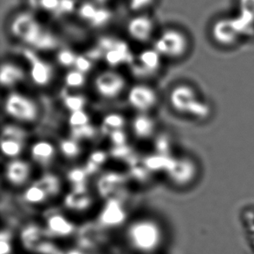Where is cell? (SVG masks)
Segmentation results:
<instances>
[{
	"label": "cell",
	"mask_w": 254,
	"mask_h": 254,
	"mask_svg": "<svg viewBox=\"0 0 254 254\" xmlns=\"http://www.w3.org/2000/svg\"><path fill=\"white\" fill-rule=\"evenodd\" d=\"M127 237L134 250L147 254L160 248L163 240V233L160 225L155 220L140 219L128 227Z\"/></svg>",
	"instance_id": "cell-1"
},
{
	"label": "cell",
	"mask_w": 254,
	"mask_h": 254,
	"mask_svg": "<svg viewBox=\"0 0 254 254\" xmlns=\"http://www.w3.org/2000/svg\"><path fill=\"white\" fill-rule=\"evenodd\" d=\"M172 108L181 114H189L196 117L206 116L207 108L197 99L195 91L189 85L175 86L169 95Z\"/></svg>",
	"instance_id": "cell-2"
},
{
	"label": "cell",
	"mask_w": 254,
	"mask_h": 254,
	"mask_svg": "<svg viewBox=\"0 0 254 254\" xmlns=\"http://www.w3.org/2000/svg\"><path fill=\"white\" fill-rule=\"evenodd\" d=\"M3 108L8 117L21 123L34 122L39 114L34 99L23 93H10L4 101Z\"/></svg>",
	"instance_id": "cell-3"
},
{
	"label": "cell",
	"mask_w": 254,
	"mask_h": 254,
	"mask_svg": "<svg viewBox=\"0 0 254 254\" xmlns=\"http://www.w3.org/2000/svg\"><path fill=\"white\" fill-rule=\"evenodd\" d=\"M188 46L187 36L177 29L165 30L154 44V49L160 55L170 59L181 58L188 51Z\"/></svg>",
	"instance_id": "cell-4"
},
{
	"label": "cell",
	"mask_w": 254,
	"mask_h": 254,
	"mask_svg": "<svg viewBox=\"0 0 254 254\" xmlns=\"http://www.w3.org/2000/svg\"><path fill=\"white\" fill-rule=\"evenodd\" d=\"M94 86L100 96L105 99H114L124 92L126 79L121 73L106 70L96 76Z\"/></svg>",
	"instance_id": "cell-5"
},
{
	"label": "cell",
	"mask_w": 254,
	"mask_h": 254,
	"mask_svg": "<svg viewBox=\"0 0 254 254\" xmlns=\"http://www.w3.org/2000/svg\"><path fill=\"white\" fill-rule=\"evenodd\" d=\"M127 102L133 109L144 114L155 108L158 102V96L150 86L135 84L127 92Z\"/></svg>",
	"instance_id": "cell-6"
},
{
	"label": "cell",
	"mask_w": 254,
	"mask_h": 254,
	"mask_svg": "<svg viewBox=\"0 0 254 254\" xmlns=\"http://www.w3.org/2000/svg\"><path fill=\"white\" fill-rule=\"evenodd\" d=\"M195 167L189 159L174 160L168 168V175L172 182L177 185H185L194 176Z\"/></svg>",
	"instance_id": "cell-7"
},
{
	"label": "cell",
	"mask_w": 254,
	"mask_h": 254,
	"mask_svg": "<svg viewBox=\"0 0 254 254\" xmlns=\"http://www.w3.org/2000/svg\"><path fill=\"white\" fill-rule=\"evenodd\" d=\"M155 30L154 21L146 15H138L127 24V32L138 42H147L152 38Z\"/></svg>",
	"instance_id": "cell-8"
},
{
	"label": "cell",
	"mask_w": 254,
	"mask_h": 254,
	"mask_svg": "<svg viewBox=\"0 0 254 254\" xmlns=\"http://www.w3.org/2000/svg\"><path fill=\"white\" fill-rule=\"evenodd\" d=\"M31 174L30 164L24 160L12 159L5 167V178L13 186H22L27 182Z\"/></svg>",
	"instance_id": "cell-9"
},
{
	"label": "cell",
	"mask_w": 254,
	"mask_h": 254,
	"mask_svg": "<svg viewBox=\"0 0 254 254\" xmlns=\"http://www.w3.org/2000/svg\"><path fill=\"white\" fill-rule=\"evenodd\" d=\"M213 37L222 43L230 44L241 36L234 17H221L216 20L212 28Z\"/></svg>",
	"instance_id": "cell-10"
},
{
	"label": "cell",
	"mask_w": 254,
	"mask_h": 254,
	"mask_svg": "<svg viewBox=\"0 0 254 254\" xmlns=\"http://www.w3.org/2000/svg\"><path fill=\"white\" fill-rule=\"evenodd\" d=\"M57 150L52 142L45 140L36 141L31 146V155L33 161L40 165H48L55 158Z\"/></svg>",
	"instance_id": "cell-11"
},
{
	"label": "cell",
	"mask_w": 254,
	"mask_h": 254,
	"mask_svg": "<svg viewBox=\"0 0 254 254\" xmlns=\"http://www.w3.org/2000/svg\"><path fill=\"white\" fill-rule=\"evenodd\" d=\"M53 74L54 70L49 63L39 59H35L31 62L30 75L35 84L47 85L52 81Z\"/></svg>",
	"instance_id": "cell-12"
},
{
	"label": "cell",
	"mask_w": 254,
	"mask_h": 254,
	"mask_svg": "<svg viewBox=\"0 0 254 254\" xmlns=\"http://www.w3.org/2000/svg\"><path fill=\"white\" fill-rule=\"evenodd\" d=\"M155 129V121L145 114H141L132 122V130L138 138L147 139L153 135Z\"/></svg>",
	"instance_id": "cell-13"
},
{
	"label": "cell",
	"mask_w": 254,
	"mask_h": 254,
	"mask_svg": "<svg viewBox=\"0 0 254 254\" xmlns=\"http://www.w3.org/2000/svg\"><path fill=\"white\" fill-rule=\"evenodd\" d=\"M24 73L19 66L12 63H4L1 69V83L4 87H12L24 79Z\"/></svg>",
	"instance_id": "cell-14"
},
{
	"label": "cell",
	"mask_w": 254,
	"mask_h": 254,
	"mask_svg": "<svg viewBox=\"0 0 254 254\" xmlns=\"http://www.w3.org/2000/svg\"><path fill=\"white\" fill-rule=\"evenodd\" d=\"M161 57L155 49L146 50L138 56V62L144 71L157 70L161 64Z\"/></svg>",
	"instance_id": "cell-15"
},
{
	"label": "cell",
	"mask_w": 254,
	"mask_h": 254,
	"mask_svg": "<svg viewBox=\"0 0 254 254\" xmlns=\"http://www.w3.org/2000/svg\"><path fill=\"white\" fill-rule=\"evenodd\" d=\"M1 147H2L3 155L12 160V159H17V156L20 155L23 151L24 145L20 139L3 137Z\"/></svg>",
	"instance_id": "cell-16"
},
{
	"label": "cell",
	"mask_w": 254,
	"mask_h": 254,
	"mask_svg": "<svg viewBox=\"0 0 254 254\" xmlns=\"http://www.w3.org/2000/svg\"><path fill=\"white\" fill-rule=\"evenodd\" d=\"M48 196V193L41 185H32L29 187L24 197L27 201L31 203L43 202Z\"/></svg>",
	"instance_id": "cell-17"
},
{
	"label": "cell",
	"mask_w": 254,
	"mask_h": 254,
	"mask_svg": "<svg viewBox=\"0 0 254 254\" xmlns=\"http://www.w3.org/2000/svg\"><path fill=\"white\" fill-rule=\"evenodd\" d=\"M85 81V73L79 71L77 69L69 70V72L66 74V85L68 86L69 88H71V89H79V88L84 85Z\"/></svg>",
	"instance_id": "cell-18"
},
{
	"label": "cell",
	"mask_w": 254,
	"mask_h": 254,
	"mask_svg": "<svg viewBox=\"0 0 254 254\" xmlns=\"http://www.w3.org/2000/svg\"><path fill=\"white\" fill-rule=\"evenodd\" d=\"M60 150L67 158H75L81 153V147L75 139L64 140L60 144Z\"/></svg>",
	"instance_id": "cell-19"
},
{
	"label": "cell",
	"mask_w": 254,
	"mask_h": 254,
	"mask_svg": "<svg viewBox=\"0 0 254 254\" xmlns=\"http://www.w3.org/2000/svg\"><path fill=\"white\" fill-rule=\"evenodd\" d=\"M124 124L125 119L119 114H110L103 119L104 127L111 129V132L122 129L124 127Z\"/></svg>",
	"instance_id": "cell-20"
},
{
	"label": "cell",
	"mask_w": 254,
	"mask_h": 254,
	"mask_svg": "<svg viewBox=\"0 0 254 254\" xmlns=\"http://www.w3.org/2000/svg\"><path fill=\"white\" fill-rule=\"evenodd\" d=\"M85 103L84 97L79 95L68 96L64 100V105L69 110L70 113L83 110Z\"/></svg>",
	"instance_id": "cell-21"
},
{
	"label": "cell",
	"mask_w": 254,
	"mask_h": 254,
	"mask_svg": "<svg viewBox=\"0 0 254 254\" xmlns=\"http://www.w3.org/2000/svg\"><path fill=\"white\" fill-rule=\"evenodd\" d=\"M237 13L254 21V0H236Z\"/></svg>",
	"instance_id": "cell-22"
},
{
	"label": "cell",
	"mask_w": 254,
	"mask_h": 254,
	"mask_svg": "<svg viewBox=\"0 0 254 254\" xmlns=\"http://www.w3.org/2000/svg\"><path fill=\"white\" fill-rule=\"evenodd\" d=\"M89 116L85 113L84 110H80V111H76L70 114L69 124L74 128L89 125Z\"/></svg>",
	"instance_id": "cell-23"
},
{
	"label": "cell",
	"mask_w": 254,
	"mask_h": 254,
	"mask_svg": "<svg viewBox=\"0 0 254 254\" xmlns=\"http://www.w3.org/2000/svg\"><path fill=\"white\" fill-rule=\"evenodd\" d=\"M39 185H41L45 189L48 194L52 192H57L60 189V182H59V179L52 175L45 176V178L43 179L41 184H39Z\"/></svg>",
	"instance_id": "cell-24"
},
{
	"label": "cell",
	"mask_w": 254,
	"mask_h": 254,
	"mask_svg": "<svg viewBox=\"0 0 254 254\" xmlns=\"http://www.w3.org/2000/svg\"><path fill=\"white\" fill-rule=\"evenodd\" d=\"M76 57L71 51L69 50H63L59 52L58 56V60L64 67H70V66L75 65L76 63Z\"/></svg>",
	"instance_id": "cell-25"
},
{
	"label": "cell",
	"mask_w": 254,
	"mask_h": 254,
	"mask_svg": "<svg viewBox=\"0 0 254 254\" xmlns=\"http://www.w3.org/2000/svg\"><path fill=\"white\" fill-rule=\"evenodd\" d=\"M124 56L123 52L120 50H112L108 52L106 56V59L110 64H119L120 63L123 62Z\"/></svg>",
	"instance_id": "cell-26"
},
{
	"label": "cell",
	"mask_w": 254,
	"mask_h": 254,
	"mask_svg": "<svg viewBox=\"0 0 254 254\" xmlns=\"http://www.w3.org/2000/svg\"><path fill=\"white\" fill-rule=\"evenodd\" d=\"M155 0H128L129 6L134 10H142L151 5Z\"/></svg>",
	"instance_id": "cell-27"
},
{
	"label": "cell",
	"mask_w": 254,
	"mask_h": 254,
	"mask_svg": "<svg viewBox=\"0 0 254 254\" xmlns=\"http://www.w3.org/2000/svg\"><path fill=\"white\" fill-rule=\"evenodd\" d=\"M75 69L85 73L91 68V63L84 57H77L75 63Z\"/></svg>",
	"instance_id": "cell-28"
},
{
	"label": "cell",
	"mask_w": 254,
	"mask_h": 254,
	"mask_svg": "<svg viewBox=\"0 0 254 254\" xmlns=\"http://www.w3.org/2000/svg\"><path fill=\"white\" fill-rule=\"evenodd\" d=\"M110 138H111V140H112L114 143L118 145V146L124 144L125 141H126V135L122 129L112 131L111 134H110Z\"/></svg>",
	"instance_id": "cell-29"
}]
</instances>
